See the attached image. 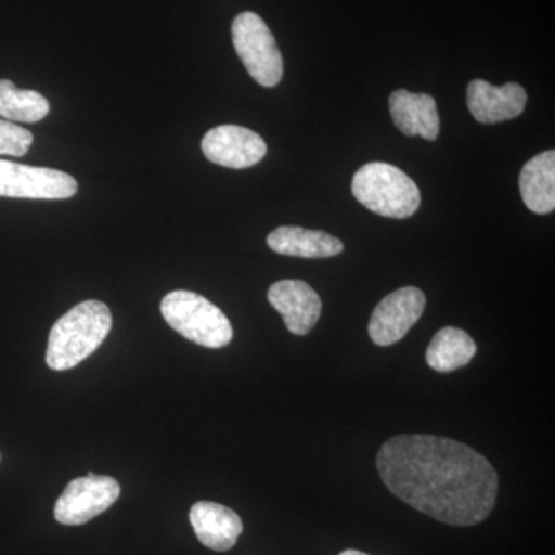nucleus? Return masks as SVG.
<instances>
[{"label":"nucleus","instance_id":"obj_6","mask_svg":"<svg viewBox=\"0 0 555 555\" xmlns=\"http://www.w3.org/2000/svg\"><path fill=\"white\" fill-rule=\"evenodd\" d=\"M76 193L78 182L65 171L0 159V196L3 198L68 199Z\"/></svg>","mask_w":555,"mask_h":555},{"label":"nucleus","instance_id":"obj_12","mask_svg":"<svg viewBox=\"0 0 555 555\" xmlns=\"http://www.w3.org/2000/svg\"><path fill=\"white\" fill-rule=\"evenodd\" d=\"M190 524L204 546L224 553L243 534V521L235 511L214 502H198L190 509Z\"/></svg>","mask_w":555,"mask_h":555},{"label":"nucleus","instance_id":"obj_18","mask_svg":"<svg viewBox=\"0 0 555 555\" xmlns=\"http://www.w3.org/2000/svg\"><path fill=\"white\" fill-rule=\"evenodd\" d=\"M33 144L31 131L0 119V155L24 156Z\"/></svg>","mask_w":555,"mask_h":555},{"label":"nucleus","instance_id":"obj_7","mask_svg":"<svg viewBox=\"0 0 555 555\" xmlns=\"http://www.w3.org/2000/svg\"><path fill=\"white\" fill-rule=\"evenodd\" d=\"M119 494L120 486L115 478L90 473L69 481L54 506V517L62 525L87 524L115 505Z\"/></svg>","mask_w":555,"mask_h":555},{"label":"nucleus","instance_id":"obj_13","mask_svg":"<svg viewBox=\"0 0 555 555\" xmlns=\"http://www.w3.org/2000/svg\"><path fill=\"white\" fill-rule=\"evenodd\" d=\"M390 116L401 133L436 141L440 133L437 102L429 94L397 90L389 98Z\"/></svg>","mask_w":555,"mask_h":555},{"label":"nucleus","instance_id":"obj_15","mask_svg":"<svg viewBox=\"0 0 555 555\" xmlns=\"http://www.w3.org/2000/svg\"><path fill=\"white\" fill-rule=\"evenodd\" d=\"M520 193L525 206L546 215L555 208V152L540 153L525 164L520 173Z\"/></svg>","mask_w":555,"mask_h":555},{"label":"nucleus","instance_id":"obj_4","mask_svg":"<svg viewBox=\"0 0 555 555\" xmlns=\"http://www.w3.org/2000/svg\"><path fill=\"white\" fill-rule=\"evenodd\" d=\"M160 313L182 337L210 349H221L233 338V327L221 309L195 292L175 291L160 301Z\"/></svg>","mask_w":555,"mask_h":555},{"label":"nucleus","instance_id":"obj_1","mask_svg":"<svg viewBox=\"0 0 555 555\" xmlns=\"http://www.w3.org/2000/svg\"><path fill=\"white\" fill-rule=\"evenodd\" d=\"M383 483L441 524L474 526L495 506L499 476L486 456L451 438L397 436L377 455Z\"/></svg>","mask_w":555,"mask_h":555},{"label":"nucleus","instance_id":"obj_11","mask_svg":"<svg viewBox=\"0 0 555 555\" xmlns=\"http://www.w3.org/2000/svg\"><path fill=\"white\" fill-rule=\"evenodd\" d=\"M466 104L480 124H496L517 118L525 112L528 94L516 82L495 87L476 79L467 86Z\"/></svg>","mask_w":555,"mask_h":555},{"label":"nucleus","instance_id":"obj_2","mask_svg":"<svg viewBox=\"0 0 555 555\" xmlns=\"http://www.w3.org/2000/svg\"><path fill=\"white\" fill-rule=\"evenodd\" d=\"M113 318L108 306L96 299L80 302L51 327L47 366L68 371L89 358L107 338Z\"/></svg>","mask_w":555,"mask_h":555},{"label":"nucleus","instance_id":"obj_16","mask_svg":"<svg viewBox=\"0 0 555 555\" xmlns=\"http://www.w3.org/2000/svg\"><path fill=\"white\" fill-rule=\"evenodd\" d=\"M476 341L459 327H443L438 331L426 350V361L434 371L448 374L465 367L476 357Z\"/></svg>","mask_w":555,"mask_h":555},{"label":"nucleus","instance_id":"obj_10","mask_svg":"<svg viewBox=\"0 0 555 555\" xmlns=\"http://www.w3.org/2000/svg\"><path fill=\"white\" fill-rule=\"evenodd\" d=\"M268 298L272 308L283 317L287 331L299 337H305L317 326L323 310L321 298L305 281H278L270 286Z\"/></svg>","mask_w":555,"mask_h":555},{"label":"nucleus","instance_id":"obj_9","mask_svg":"<svg viewBox=\"0 0 555 555\" xmlns=\"http://www.w3.org/2000/svg\"><path fill=\"white\" fill-rule=\"evenodd\" d=\"M201 147L210 163L228 169H248L268 153L264 139L240 126L215 127L207 131Z\"/></svg>","mask_w":555,"mask_h":555},{"label":"nucleus","instance_id":"obj_14","mask_svg":"<svg viewBox=\"0 0 555 555\" xmlns=\"http://www.w3.org/2000/svg\"><path fill=\"white\" fill-rule=\"evenodd\" d=\"M268 246L273 251L295 258H332L345 250L341 241L321 230L283 225L268 236Z\"/></svg>","mask_w":555,"mask_h":555},{"label":"nucleus","instance_id":"obj_5","mask_svg":"<svg viewBox=\"0 0 555 555\" xmlns=\"http://www.w3.org/2000/svg\"><path fill=\"white\" fill-rule=\"evenodd\" d=\"M233 47L259 86L275 87L283 79L284 64L275 36L257 13L246 11L232 25Z\"/></svg>","mask_w":555,"mask_h":555},{"label":"nucleus","instance_id":"obj_17","mask_svg":"<svg viewBox=\"0 0 555 555\" xmlns=\"http://www.w3.org/2000/svg\"><path fill=\"white\" fill-rule=\"evenodd\" d=\"M50 113V104L35 90H21L9 79L0 80V116L14 122L36 124Z\"/></svg>","mask_w":555,"mask_h":555},{"label":"nucleus","instance_id":"obj_8","mask_svg":"<svg viewBox=\"0 0 555 555\" xmlns=\"http://www.w3.org/2000/svg\"><path fill=\"white\" fill-rule=\"evenodd\" d=\"M426 308V297L420 288H398L378 302L369 321V335L377 346L396 345L406 337Z\"/></svg>","mask_w":555,"mask_h":555},{"label":"nucleus","instance_id":"obj_19","mask_svg":"<svg viewBox=\"0 0 555 555\" xmlns=\"http://www.w3.org/2000/svg\"><path fill=\"white\" fill-rule=\"evenodd\" d=\"M339 555H369V554L361 553V551H357V550H346V551H343V553Z\"/></svg>","mask_w":555,"mask_h":555},{"label":"nucleus","instance_id":"obj_3","mask_svg":"<svg viewBox=\"0 0 555 555\" xmlns=\"http://www.w3.org/2000/svg\"><path fill=\"white\" fill-rule=\"evenodd\" d=\"M352 193L358 203L379 217H412L422 203L414 179L387 163H369L352 179Z\"/></svg>","mask_w":555,"mask_h":555}]
</instances>
